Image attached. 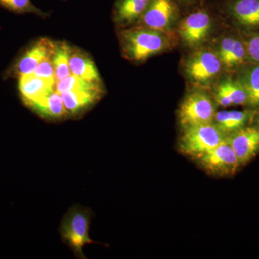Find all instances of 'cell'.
I'll list each match as a JSON object with an SVG mask.
<instances>
[{"mask_svg":"<svg viewBox=\"0 0 259 259\" xmlns=\"http://www.w3.org/2000/svg\"><path fill=\"white\" fill-rule=\"evenodd\" d=\"M119 37L124 56L134 62H143L169 47L166 32L140 25L121 30Z\"/></svg>","mask_w":259,"mask_h":259,"instance_id":"obj_1","label":"cell"},{"mask_svg":"<svg viewBox=\"0 0 259 259\" xmlns=\"http://www.w3.org/2000/svg\"><path fill=\"white\" fill-rule=\"evenodd\" d=\"M91 211L80 206H73L63 218L60 227V233L63 241L80 259L87 257L83 253V247L90 243H97L92 241L89 236Z\"/></svg>","mask_w":259,"mask_h":259,"instance_id":"obj_2","label":"cell"},{"mask_svg":"<svg viewBox=\"0 0 259 259\" xmlns=\"http://www.w3.org/2000/svg\"><path fill=\"white\" fill-rule=\"evenodd\" d=\"M56 42L47 37L30 42L20 51L3 74L5 79H18L31 74L42 61L52 57Z\"/></svg>","mask_w":259,"mask_h":259,"instance_id":"obj_3","label":"cell"},{"mask_svg":"<svg viewBox=\"0 0 259 259\" xmlns=\"http://www.w3.org/2000/svg\"><path fill=\"white\" fill-rule=\"evenodd\" d=\"M226 135L213 123L191 126L183 128L179 142L181 152L196 158L222 144Z\"/></svg>","mask_w":259,"mask_h":259,"instance_id":"obj_4","label":"cell"},{"mask_svg":"<svg viewBox=\"0 0 259 259\" xmlns=\"http://www.w3.org/2000/svg\"><path fill=\"white\" fill-rule=\"evenodd\" d=\"M215 105L212 98L204 92H192L181 103L178 117L183 128L191 126L212 123Z\"/></svg>","mask_w":259,"mask_h":259,"instance_id":"obj_5","label":"cell"},{"mask_svg":"<svg viewBox=\"0 0 259 259\" xmlns=\"http://www.w3.org/2000/svg\"><path fill=\"white\" fill-rule=\"evenodd\" d=\"M195 159L206 171L217 176H233L241 167L239 160L227 139Z\"/></svg>","mask_w":259,"mask_h":259,"instance_id":"obj_6","label":"cell"},{"mask_svg":"<svg viewBox=\"0 0 259 259\" xmlns=\"http://www.w3.org/2000/svg\"><path fill=\"white\" fill-rule=\"evenodd\" d=\"M222 66L218 54L209 50H201L187 61L185 72L195 84L207 85L219 74Z\"/></svg>","mask_w":259,"mask_h":259,"instance_id":"obj_7","label":"cell"},{"mask_svg":"<svg viewBox=\"0 0 259 259\" xmlns=\"http://www.w3.org/2000/svg\"><path fill=\"white\" fill-rule=\"evenodd\" d=\"M179 13V4L175 0H151L137 25L167 32L177 20Z\"/></svg>","mask_w":259,"mask_h":259,"instance_id":"obj_8","label":"cell"},{"mask_svg":"<svg viewBox=\"0 0 259 259\" xmlns=\"http://www.w3.org/2000/svg\"><path fill=\"white\" fill-rule=\"evenodd\" d=\"M210 13L204 8L194 10L180 22L179 33L190 47H197L205 41L212 28Z\"/></svg>","mask_w":259,"mask_h":259,"instance_id":"obj_9","label":"cell"},{"mask_svg":"<svg viewBox=\"0 0 259 259\" xmlns=\"http://www.w3.org/2000/svg\"><path fill=\"white\" fill-rule=\"evenodd\" d=\"M223 8L243 33L259 32V0H226Z\"/></svg>","mask_w":259,"mask_h":259,"instance_id":"obj_10","label":"cell"},{"mask_svg":"<svg viewBox=\"0 0 259 259\" xmlns=\"http://www.w3.org/2000/svg\"><path fill=\"white\" fill-rule=\"evenodd\" d=\"M227 141L239 160L241 166L259 153V125L251 124L227 136Z\"/></svg>","mask_w":259,"mask_h":259,"instance_id":"obj_11","label":"cell"},{"mask_svg":"<svg viewBox=\"0 0 259 259\" xmlns=\"http://www.w3.org/2000/svg\"><path fill=\"white\" fill-rule=\"evenodd\" d=\"M218 55L227 69L238 71L244 66L248 62V59L243 35H230L223 38Z\"/></svg>","mask_w":259,"mask_h":259,"instance_id":"obj_12","label":"cell"},{"mask_svg":"<svg viewBox=\"0 0 259 259\" xmlns=\"http://www.w3.org/2000/svg\"><path fill=\"white\" fill-rule=\"evenodd\" d=\"M69 117L83 115L105 95V90H72L61 93Z\"/></svg>","mask_w":259,"mask_h":259,"instance_id":"obj_13","label":"cell"},{"mask_svg":"<svg viewBox=\"0 0 259 259\" xmlns=\"http://www.w3.org/2000/svg\"><path fill=\"white\" fill-rule=\"evenodd\" d=\"M256 110H223L216 112L212 123L226 136L254 122Z\"/></svg>","mask_w":259,"mask_h":259,"instance_id":"obj_14","label":"cell"},{"mask_svg":"<svg viewBox=\"0 0 259 259\" xmlns=\"http://www.w3.org/2000/svg\"><path fill=\"white\" fill-rule=\"evenodd\" d=\"M214 100L221 107H249L246 90L236 78H227L218 85L214 92Z\"/></svg>","mask_w":259,"mask_h":259,"instance_id":"obj_15","label":"cell"},{"mask_svg":"<svg viewBox=\"0 0 259 259\" xmlns=\"http://www.w3.org/2000/svg\"><path fill=\"white\" fill-rule=\"evenodd\" d=\"M25 106L45 120L58 121L69 117L61 95L55 90Z\"/></svg>","mask_w":259,"mask_h":259,"instance_id":"obj_16","label":"cell"},{"mask_svg":"<svg viewBox=\"0 0 259 259\" xmlns=\"http://www.w3.org/2000/svg\"><path fill=\"white\" fill-rule=\"evenodd\" d=\"M71 74L93 84L104 86L100 73L91 56L77 47H72L69 60Z\"/></svg>","mask_w":259,"mask_h":259,"instance_id":"obj_17","label":"cell"},{"mask_svg":"<svg viewBox=\"0 0 259 259\" xmlns=\"http://www.w3.org/2000/svg\"><path fill=\"white\" fill-rule=\"evenodd\" d=\"M17 79L19 95L25 105L55 90V82L40 79L32 74L25 75Z\"/></svg>","mask_w":259,"mask_h":259,"instance_id":"obj_18","label":"cell"},{"mask_svg":"<svg viewBox=\"0 0 259 259\" xmlns=\"http://www.w3.org/2000/svg\"><path fill=\"white\" fill-rule=\"evenodd\" d=\"M151 0H116L114 5L113 20L122 28L137 23Z\"/></svg>","mask_w":259,"mask_h":259,"instance_id":"obj_19","label":"cell"},{"mask_svg":"<svg viewBox=\"0 0 259 259\" xmlns=\"http://www.w3.org/2000/svg\"><path fill=\"white\" fill-rule=\"evenodd\" d=\"M236 79L244 87L249 100V107L259 109V64L248 62L238 70Z\"/></svg>","mask_w":259,"mask_h":259,"instance_id":"obj_20","label":"cell"},{"mask_svg":"<svg viewBox=\"0 0 259 259\" xmlns=\"http://www.w3.org/2000/svg\"><path fill=\"white\" fill-rule=\"evenodd\" d=\"M71 49L72 47L66 42H56V49L51 57V61L54 65L56 82L71 74L69 66Z\"/></svg>","mask_w":259,"mask_h":259,"instance_id":"obj_21","label":"cell"},{"mask_svg":"<svg viewBox=\"0 0 259 259\" xmlns=\"http://www.w3.org/2000/svg\"><path fill=\"white\" fill-rule=\"evenodd\" d=\"M0 8L15 14H32L44 18L49 15L37 8L31 0H0Z\"/></svg>","mask_w":259,"mask_h":259,"instance_id":"obj_22","label":"cell"},{"mask_svg":"<svg viewBox=\"0 0 259 259\" xmlns=\"http://www.w3.org/2000/svg\"><path fill=\"white\" fill-rule=\"evenodd\" d=\"M105 90L104 86L93 84L71 74L65 79L56 83L55 90L59 94L72 90Z\"/></svg>","mask_w":259,"mask_h":259,"instance_id":"obj_23","label":"cell"},{"mask_svg":"<svg viewBox=\"0 0 259 259\" xmlns=\"http://www.w3.org/2000/svg\"><path fill=\"white\" fill-rule=\"evenodd\" d=\"M248 62L259 64V32L243 33Z\"/></svg>","mask_w":259,"mask_h":259,"instance_id":"obj_24","label":"cell"},{"mask_svg":"<svg viewBox=\"0 0 259 259\" xmlns=\"http://www.w3.org/2000/svg\"><path fill=\"white\" fill-rule=\"evenodd\" d=\"M31 74L40 78V79L56 82L55 71H54V65L51 61V58L42 61Z\"/></svg>","mask_w":259,"mask_h":259,"instance_id":"obj_25","label":"cell"},{"mask_svg":"<svg viewBox=\"0 0 259 259\" xmlns=\"http://www.w3.org/2000/svg\"><path fill=\"white\" fill-rule=\"evenodd\" d=\"M179 5H185V6H191L197 4L200 0H175Z\"/></svg>","mask_w":259,"mask_h":259,"instance_id":"obj_26","label":"cell"},{"mask_svg":"<svg viewBox=\"0 0 259 259\" xmlns=\"http://www.w3.org/2000/svg\"><path fill=\"white\" fill-rule=\"evenodd\" d=\"M254 122L259 125V109L256 110V114H255Z\"/></svg>","mask_w":259,"mask_h":259,"instance_id":"obj_27","label":"cell"},{"mask_svg":"<svg viewBox=\"0 0 259 259\" xmlns=\"http://www.w3.org/2000/svg\"><path fill=\"white\" fill-rule=\"evenodd\" d=\"M64 1H66V0H64Z\"/></svg>","mask_w":259,"mask_h":259,"instance_id":"obj_28","label":"cell"}]
</instances>
